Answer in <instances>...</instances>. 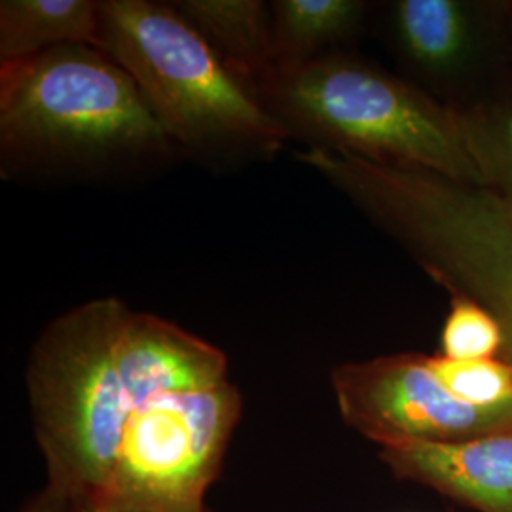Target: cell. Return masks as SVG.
<instances>
[{"label":"cell","instance_id":"17","mask_svg":"<svg viewBox=\"0 0 512 512\" xmlns=\"http://www.w3.org/2000/svg\"><path fill=\"white\" fill-rule=\"evenodd\" d=\"M16 512H78V501L74 495L48 482L40 492L31 495Z\"/></svg>","mask_w":512,"mask_h":512},{"label":"cell","instance_id":"7","mask_svg":"<svg viewBox=\"0 0 512 512\" xmlns=\"http://www.w3.org/2000/svg\"><path fill=\"white\" fill-rule=\"evenodd\" d=\"M332 384L344 420L380 444L467 442L512 433V401L495 406L459 401L420 355L340 366Z\"/></svg>","mask_w":512,"mask_h":512},{"label":"cell","instance_id":"1","mask_svg":"<svg viewBox=\"0 0 512 512\" xmlns=\"http://www.w3.org/2000/svg\"><path fill=\"white\" fill-rule=\"evenodd\" d=\"M25 384L48 482L74 497L109 490L124 431L141 404L205 387L183 342L114 296L55 317L33 346Z\"/></svg>","mask_w":512,"mask_h":512},{"label":"cell","instance_id":"11","mask_svg":"<svg viewBox=\"0 0 512 512\" xmlns=\"http://www.w3.org/2000/svg\"><path fill=\"white\" fill-rule=\"evenodd\" d=\"M365 10L355 0H275L272 4L274 69L319 57L332 42L349 35Z\"/></svg>","mask_w":512,"mask_h":512},{"label":"cell","instance_id":"4","mask_svg":"<svg viewBox=\"0 0 512 512\" xmlns=\"http://www.w3.org/2000/svg\"><path fill=\"white\" fill-rule=\"evenodd\" d=\"M175 150L133 78L95 46L0 65L2 173L92 169Z\"/></svg>","mask_w":512,"mask_h":512},{"label":"cell","instance_id":"9","mask_svg":"<svg viewBox=\"0 0 512 512\" xmlns=\"http://www.w3.org/2000/svg\"><path fill=\"white\" fill-rule=\"evenodd\" d=\"M173 6L253 92L274 71L272 6L260 0H179Z\"/></svg>","mask_w":512,"mask_h":512},{"label":"cell","instance_id":"13","mask_svg":"<svg viewBox=\"0 0 512 512\" xmlns=\"http://www.w3.org/2000/svg\"><path fill=\"white\" fill-rule=\"evenodd\" d=\"M440 384L454 397L476 406H495L512 401V365L495 359L456 361L427 357Z\"/></svg>","mask_w":512,"mask_h":512},{"label":"cell","instance_id":"16","mask_svg":"<svg viewBox=\"0 0 512 512\" xmlns=\"http://www.w3.org/2000/svg\"><path fill=\"white\" fill-rule=\"evenodd\" d=\"M76 501L78 512H164L110 490L88 497H76Z\"/></svg>","mask_w":512,"mask_h":512},{"label":"cell","instance_id":"3","mask_svg":"<svg viewBox=\"0 0 512 512\" xmlns=\"http://www.w3.org/2000/svg\"><path fill=\"white\" fill-rule=\"evenodd\" d=\"M255 93L289 139L300 137L308 148L492 186L467 116L357 59L319 55L274 69Z\"/></svg>","mask_w":512,"mask_h":512},{"label":"cell","instance_id":"14","mask_svg":"<svg viewBox=\"0 0 512 512\" xmlns=\"http://www.w3.org/2000/svg\"><path fill=\"white\" fill-rule=\"evenodd\" d=\"M503 348V330L490 311L465 296H454L442 329L444 357L456 361L492 359Z\"/></svg>","mask_w":512,"mask_h":512},{"label":"cell","instance_id":"15","mask_svg":"<svg viewBox=\"0 0 512 512\" xmlns=\"http://www.w3.org/2000/svg\"><path fill=\"white\" fill-rule=\"evenodd\" d=\"M467 118L492 186L512 196V107Z\"/></svg>","mask_w":512,"mask_h":512},{"label":"cell","instance_id":"8","mask_svg":"<svg viewBox=\"0 0 512 512\" xmlns=\"http://www.w3.org/2000/svg\"><path fill=\"white\" fill-rule=\"evenodd\" d=\"M382 458L399 476L429 484L484 512H512V433L467 442L387 440Z\"/></svg>","mask_w":512,"mask_h":512},{"label":"cell","instance_id":"5","mask_svg":"<svg viewBox=\"0 0 512 512\" xmlns=\"http://www.w3.org/2000/svg\"><path fill=\"white\" fill-rule=\"evenodd\" d=\"M99 50L133 78L177 150L203 160H256L289 139L173 4L101 2Z\"/></svg>","mask_w":512,"mask_h":512},{"label":"cell","instance_id":"2","mask_svg":"<svg viewBox=\"0 0 512 512\" xmlns=\"http://www.w3.org/2000/svg\"><path fill=\"white\" fill-rule=\"evenodd\" d=\"M296 160L397 239L454 296L490 311L512 365L511 194L329 148H306Z\"/></svg>","mask_w":512,"mask_h":512},{"label":"cell","instance_id":"6","mask_svg":"<svg viewBox=\"0 0 512 512\" xmlns=\"http://www.w3.org/2000/svg\"><path fill=\"white\" fill-rule=\"evenodd\" d=\"M241 406L232 380L141 404L124 431L110 492L158 511L209 512L205 494L220 475Z\"/></svg>","mask_w":512,"mask_h":512},{"label":"cell","instance_id":"12","mask_svg":"<svg viewBox=\"0 0 512 512\" xmlns=\"http://www.w3.org/2000/svg\"><path fill=\"white\" fill-rule=\"evenodd\" d=\"M395 33L404 54L429 71L458 65L469 44V21L454 0H403L395 4Z\"/></svg>","mask_w":512,"mask_h":512},{"label":"cell","instance_id":"10","mask_svg":"<svg viewBox=\"0 0 512 512\" xmlns=\"http://www.w3.org/2000/svg\"><path fill=\"white\" fill-rule=\"evenodd\" d=\"M101 2L95 0H2L0 59L18 61L61 46L99 48Z\"/></svg>","mask_w":512,"mask_h":512}]
</instances>
